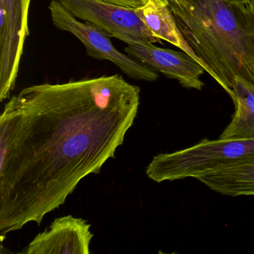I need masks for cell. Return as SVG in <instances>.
<instances>
[{
	"label": "cell",
	"instance_id": "cell-7",
	"mask_svg": "<svg viewBox=\"0 0 254 254\" xmlns=\"http://www.w3.org/2000/svg\"><path fill=\"white\" fill-rule=\"evenodd\" d=\"M125 52L142 64L177 80L186 88L200 90L204 86L200 78L206 70L184 52L160 48L152 43L127 44Z\"/></svg>",
	"mask_w": 254,
	"mask_h": 254
},
{
	"label": "cell",
	"instance_id": "cell-10",
	"mask_svg": "<svg viewBox=\"0 0 254 254\" xmlns=\"http://www.w3.org/2000/svg\"><path fill=\"white\" fill-rule=\"evenodd\" d=\"M235 113L220 139L254 137V84L237 76L231 97Z\"/></svg>",
	"mask_w": 254,
	"mask_h": 254
},
{
	"label": "cell",
	"instance_id": "cell-1",
	"mask_svg": "<svg viewBox=\"0 0 254 254\" xmlns=\"http://www.w3.org/2000/svg\"><path fill=\"white\" fill-rule=\"evenodd\" d=\"M140 104L119 74L23 89L0 117V238L38 226L115 158Z\"/></svg>",
	"mask_w": 254,
	"mask_h": 254
},
{
	"label": "cell",
	"instance_id": "cell-2",
	"mask_svg": "<svg viewBox=\"0 0 254 254\" xmlns=\"http://www.w3.org/2000/svg\"><path fill=\"white\" fill-rule=\"evenodd\" d=\"M174 16L206 72L230 97L236 77L254 84V0H193L188 12Z\"/></svg>",
	"mask_w": 254,
	"mask_h": 254
},
{
	"label": "cell",
	"instance_id": "cell-16",
	"mask_svg": "<svg viewBox=\"0 0 254 254\" xmlns=\"http://www.w3.org/2000/svg\"></svg>",
	"mask_w": 254,
	"mask_h": 254
},
{
	"label": "cell",
	"instance_id": "cell-4",
	"mask_svg": "<svg viewBox=\"0 0 254 254\" xmlns=\"http://www.w3.org/2000/svg\"><path fill=\"white\" fill-rule=\"evenodd\" d=\"M49 10L53 25L59 30L69 32L78 38L85 47L87 56L96 60L111 62L132 79L153 82L159 78L154 69L118 51L109 35L92 23L81 22L59 0H52Z\"/></svg>",
	"mask_w": 254,
	"mask_h": 254
},
{
	"label": "cell",
	"instance_id": "cell-9",
	"mask_svg": "<svg viewBox=\"0 0 254 254\" xmlns=\"http://www.w3.org/2000/svg\"><path fill=\"white\" fill-rule=\"evenodd\" d=\"M169 5L168 0H148L142 6L136 8V11L155 38L167 41L203 66L184 38Z\"/></svg>",
	"mask_w": 254,
	"mask_h": 254
},
{
	"label": "cell",
	"instance_id": "cell-3",
	"mask_svg": "<svg viewBox=\"0 0 254 254\" xmlns=\"http://www.w3.org/2000/svg\"><path fill=\"white\" fill-rule=\"evenodd\" d=\"M254 160V137L203 139L192 146L161 153L145 170L157 183L197 178L219 169Z\"/></svg>",
	"mask_w": 254,
	"mask_h": 254
},
{
	"label": "cell",
	"instance_id": "cell-15",
	"mask_svg": "<svg viewBox=\"0 0 254 254\" xmlns=\"http://www.w3.org/2000/svg\"><path fill=\"white\" fill-rule=\"evenodd\" d=\"M141 1H142V2H143L144 4H145V2H148V0H141Z\"/></svg>",
	"mask_w": 254,
	"mask_h": 254
},
{
	"label": "cell",
	"instance_id": "cell-8",
	"mask_svg": "<svg viewBox=\"0 0 254 254\" xmlns=\"http://www.w3.org/2000/svg\"><path fill=\"white\" fill-rule=\"evenodd\" d=\"M87 220L72 215L56 218L49 228L35 236L24 254H89L93 233Z\"/></svg>",
	"mask_w": 254,
	"mask_h": 254
},
{
	"label": "cell",
	"instance_id": "cell-11",
	"mask_svg": "<svg viewBox=\"0 0 254 254\" xmlns=\"http://www.w3.org/2000/svg\"><path fill=\"white\" fill-rule=\"evenodd\" d=\"M197 180L224 195L254 196V160L219 169Z\"/></svg>",
	"mask_w": 254,
	"mask_h": 254
},
{
	"label": "cell",
	"instance_id": "cell-13",
	"mask_svg": "<svg viewBox=\"0 0 254 254\" xmlns=\"http://www.w3.org/2000/svg\"><path fill=\"white\" fill-rule=\"evenodd\" d=\"M108 3L126 7V8H136L142 6L143 2L141 0H101Z\"/></svg>",
	"mask_w": 254,
	"mask_h": 254
},
{
	"label": "cell",
	"instance_id": "cell-6",
	"mask_svg": "<svg viewBox=\"0 0 254 254\" xmlns=\"http://www.w3.org/2000/svg\"><path fill=\"white\" fill-rule=\"evenodd\" d=\"M32 0H0V102L16 85L25 41L29 35Z\"/></svg>",
	"mask_w": 254,
	"mask_h": 254
},
{
	"label": "cell",
	"instance_id": "cell-14",
	"mask_svg": "<svg viewBox=\"0 0 254 254\" xmlns=\"http://www.w3.org/2000/svg\"><path fill=\"white\" fill-rule=\"evenodd\" d=\"M230 2H244V1H248V0H227Z\"/></svg>",
	"mask_w": 254,
	"mask_h": 254
},
{
	"label": "cell",
	"instance_id": "cell-5",
	"mask_svg": "<svg viewBox=\"0 0 254 254\" xmlns=\"http://www.w3.org/2000/svg\"><path fill=\"white\" fill-rule=\"evenodd\" d=\"M76 18L92 23L109 35L127 44L160 42L136 13L101 0H59Z\"/></svg>",
	"mask_w": 254,
	"mask_h": 254
},
{
	"label": "cell",
	"instance_id": "cell-12",
	"mask_svg": "<svg viewBox=\"0 0 254 254\" xmlns=\"http://www.w3.org/2000/svg\"><path fill=\"white\" fill-rule=\"evenodd\" d=\"M172 14H184L191 9L193 0H169Z\"/></svg>",
	"mask_w": 254,
	"mask_h": 254
}]
</instances>
